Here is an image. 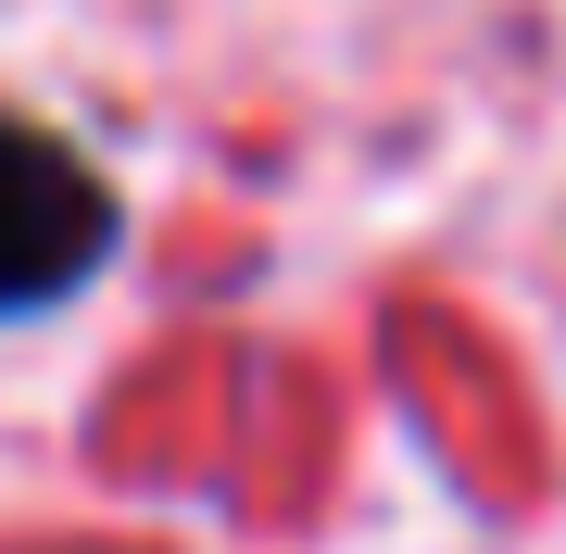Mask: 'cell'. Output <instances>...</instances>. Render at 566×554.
<instances>
[{
	"label": "cell",
	"instance_id": "6da1fadb",
	"mask_svg": "<svg viewBox=\"0 0 566 554\" xmlns=\"http://www.w3.org/2000/svg\"><path fill=\"white\" fill-rule=\"evenodd\" d=\"M102 252H114V189L88 177L51 126L0 114V315L76 290Z\"/></svg>",
	"mask_w": 566,
	"mask_h": 554
}]
</instances>
